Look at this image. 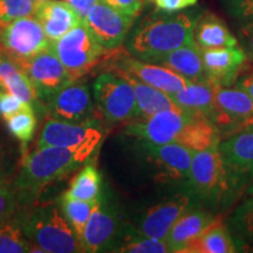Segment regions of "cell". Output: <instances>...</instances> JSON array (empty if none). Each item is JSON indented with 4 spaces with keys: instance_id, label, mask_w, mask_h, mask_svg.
<instances>
[{
    "instance_id": "cell-30",
    "label": "cell",
    "mask_w": 253,
    "mask_h": 253,
    "mask_svg": "<svg viewBox=\"0 0 253 253\" xmlns=\"http://www.w3.org/2000/svg\"><path fill=\"white\" fill-rule=\"evenodd\" d=\"M97 201L99 199L87 202L80 201V199H68L62 197L61 202H60V208H61L66 219L71 224V226L73 227L75 235H77L80 242L82 235H84V227H86L88 220H89V217L91 212H93Z\"/></svg>"
},
{
    "instance_id": "cell-3",
    "label": "cell",
    "mask_w": 253,
    "mask_h": 253,
    "mask_svg": "<svg viewBox=\"0 0 253 253\" xmlns=\"http://www.w3.org/2000/svg\"><path fill=\"white\" fill-rule=\"evenodd\" d=\"M18 223L26 238L43 252H84L61 208L54 203L33 205Z\"/></svg>"
},
{
    "instance_id": "cell-39",
    "label": "cell",
    "mask_w": 253,
    "mask_h": 253,
    "mask_svg": "<svg viewBox=\"0 0 253 253\" xmlns=\"http://www.w3.org/2000/svg\"><path fill=\"white\" fill-rule=\"evenodd\" d=\"M238 41L248 59L253 61V23L242 24L238 30Z\"/></svg>"
},
{
    "instance_id": "cell-4",
    "label": "cell",
    "mask_w": 253,
    "mask_h": 253,
    "mask_svg": "<svg viewBox=\"0 0 253 253\" xmlns=\"http://www.w3.org/2000/svg\"><path fill=\"white\" fill-rule=\"evenodd\" d=\"M188 185L192 194L213 207H218L226 199L231 181L218 147L195 151Z\"/></svg>"
},
{
    "instance_id": "cell-6",
    "label": "cell",
    "mask_w": 253,
    "mask_h": 253,
    "mask_svg": "<svg viewBox=\"0 0 253 253\" xmlns=\"http://www.w3.org/2000/svg\"><path fill=\"white\" fill-rule=\"evenodd\" d=\"M94 99L101 115L109 122L131 121L140 116L131 84L118 73H102L94 82Z\"/></svg>"
},
{
    "instance_id": "cell-7",
    "label": "cell",
    "mask_w": 253,
    "mask_h": 253,
    "mask_svg": "<svg viewBox=\"0 0 253 253\" xmlns=\"http://www.w3.org/2000/svg\"><path fill=\"white\" fill-rule=\"evenodd\" d=\"M18 63L31 81L39 102L47 103L56 91L74 81L52 47Z\"/></svg>"
},
{
    "instance_id": "cell-5",
    "label": "cell",
    "mask_w": 253,
    "mask_h": 253,
    "mask_svg": "<svg viewBox=\"0 0 253 253\" xmlns=\"http://www.w3.org/2000/svg\"><path fill=\"white\" fill-rule=\"evenodd\" d=\"M50 47L74 80L93 69L108 52L97 42L84 21L59 40L53 41Z\"/></svg>"
},
{
    "instance_id": "cell-32",
    "label": "cell",
    "mask_w": 253,
    "mask_h": 253,
    "mask_svg": "<svg viewBox=\"0 0 253 253\" xmlns=\"http://www.w3.org/2000/svg\"><path fill=\"white\" fill-rule=\"evenodd\" d=\"M229 226L240 242L253 246V197L238 205L230 218Z\"/></svg>"
},
{
    "instance_id": "cell-22",
    "label": "cell",
    "mask_w": 253,
    "mask_h": 253,
    "mask_svg": "<svg viewBox=\"0 0 253 253\" xmlns=\"http://www.w3.org/2000/svg\"><path fill=\"white\" fill-rule=\"evenodd\" d=\"M214 217L195 207L186 211L173 224L166 243L170 252L184 253L185 249L212 223Z\"/></svg>"
},
{
    "instance_id": "cell-19",
    "label": "cell",
    "mask_w": 253,
    "mask_h": 253,
    "mask_svg": "<svg viewBox=\"0 0 253 253\" xmlns=\"http://www.w3.org/2000/svg\"><path fill=\"white\" fill-rule=\"evenodd\" d=\"M143 145L148 156L166 178L172 181H188L194 150L177 143H143Z\"/></svg>"
},
{
    "instance_id": "cell-17",
    "label": "cell",
    "mask_w": 253,
    "mask_h": 253,
    "mask_svg": "<svg viewBox=\"0 0 253 253\" xmlns=\"http://www.w3.org/2000/svg\"><path fill=\"white\" fill-rule=\"evenodd\" d=\"M116 63H118L116 67L118 69H121L137 80L166 91L167 94L176 93L185 87L189 82H191L171 69L158 63L142 61L140 59L129 58V56L120 58Z\"/></svg>"
},
{
    "instance_id": "cell-41",
    "label": "cell",
    "mask_w": 253,
    "mask_h": 253,
    "mask_svg": "<svg viewBox=\"0 0 253 253\" xmlns=\"http://www.w3.org/2000/svg\"><path fill=\"white\" fill-rule=\"evenodd\" d=\"M66 1L72 5V7L77 11L79 17L84 20V18L87 15L88 11H89L99 0H66Z\"/></svg>"
},
{
    "instance_id": "cell-23",
    "label": "cell",
    "mask_w": 253,
    "mask_h": 253,
    "mask_svg": "<svg viewBox=\"0 0 253 253\" xmlns=\"http://www.w3.org/2000/svg\"><path fill=\"white\" fill-rule=\"evenodd\" d=\"M154 63L171 69L191 82H210L204 71L201 48L195 41L168 53Z\"/></svg>"
},
{
    "instance_id": "cell-42",
    "label": "cell",
    "mask_w": 253,
    "mask_h": 253,
    "mask_svg": "<svg viewBox=\"0 0 253 253\" xmlns=\"http://www.w3.org/2000/svg\"><path fill=\"white\" fill-rule=\"evenodd\" d=\"M236 87L244 90L253 99V68L246 72L245 74L240 75L236 82Z\"/></svg>"
},
{
    "instance_id": "cell-37",
    "label": "cell",
    "mask_w": 253,
    "mask_h": 253,
    "mask_svg": "<svg viewBox=\"0 0 253 253\" xmlns=\"http://www.w3.org/2000/svg\"><path fill=\"white\" fill-rule=\"evenodd\" d=\"M28 103H25L19 97L0 86V118L6 120L14 113L23 109Z\"/></svg>"
},
{
    "instance_id": "cell-33",
    "label": "cell",
    "mask_w": 253,
    "mask_h": 253,
    "mask_svg": "<svg viewBox=\"0 0 253 253\" xmlns=\"http://www.w3.org/2000/svg\"><path fill=\"white\" fill-rule=\"evenodd\" d=\"M114 252L122 253H167L170 252L166 240L148 238L140 235L137 231L125 237L123 243Z\"/></svg>"
},
{
    "instance_id": "cell-40",
    "label": "cell",
    "mask_w": 253,
    "mask_h": 253,
    "mask_svg": "<svg viewBox=\"0 0 253 253\" xmlns=\"http://www.w3.org/2000/svg\"><path fill=\"white\" fill-rule=\"evenodd\" d=\"M158 11L178 12L197 4L198 0H153Z\"/></svg>"
},
{
    "instance_id": "cell-25",
    "label": "cell",
    "mask_w": 253,
    "mask_h": 253,
    "mask_svg": "<svg viewBox=\"0 0 253 253\" xmlns=\"http://www.w3.org/2000/svg\"><path fill=\"white\" fill-rule=\"evenodd\" d=\"M0 86L11 91L25 103L34 107L39 102L36 90L18 61L1 50H0Z\"/></svg>"
},
{
    "instance_id": "cell-21",
    "label": "cell",
    "mask_w": 253,
    "mask_h": 253,
    "mask_svg": "<svg viewBox=\"0 0 253 253\" xmlns=\"http://www.w3.org/2000/svg\"><path fill=\"white\" fill-rule=\"evenodd\" d=\"M213 87L211 82H189L181 90L169 94V96L183 113L209 119L214 123L217 107Z\"/></svg>"
},
{
    "instance_id": "cell-10",
    "label": "cell",
    "mask_w": 253,
    "mask_h": 253,
    "mask_svg": "<svg viewBox=\"0 0 253 253\" xmlns=\"http://www.w3.org/2000/svg\"><path fill=\"white\" fill-rule=\"evenodd\" d=\"M134 19L99 0L82 21L104 49L113 50L125 42Z\"/></svg>"
},
{
    "instance_id": "cell-35",
    "label": "cell",
    "mask_w": 253,
    "mask_h": 253,
    "mask_svg": "<svg viewBox=\"0 0 253 253\" xmlns=\"http://www.w3.org/2000/svg\"><path fill=\"white\" fill-rule=\"evenodd\" d=\"M224 11L239 23H253V0H220Z\"/></svg>"
},
{
    "instance_id": "cell-45",
    "label": "cell",
    "mask_w": 253,
    "mask_h": 253,
    "mask_svg": "<svg viewBox=\"0 0 253 253\" xmlns=\"http://www.w3.org/2000/svg\"><path fill=\"white\" fill-rule=\"evenodd\" d=\"M36 4H39V2H43V1H47V0H33Z\"/></svg>"
},
{
    "instance_id": "cell-2",
    "label": "cell",
    "mask_w": 253,
    "mask_h": 253,
    "mask_svg": "<svg viewBox=\"0 0 253 253\" xmlns=\"http://www.w3.org/2000/svg\"><path fill=\"white\" fill-rule=\"evenodd\" d=\"M199 15L194 12H162L145 18L128 41L129 53L142 61L156 62L168 53L194 42Z\"/></svg>"
},
{
    "instance_id": "cell-18",
    "label": "cell",
    "mask_w": 253,
    "mask_h": 253,
    "mask_svg": "<svg viewBox=\"0 0 253 253\" xmlns=\"http://www.w3.org/2000/svg\"><path fill=\"white\" fill-rule=\"evenodd\" d=\"M218 150L229 172L231 184L235 181L253 178V131H237L219 142Z\"/></svg>"
},
{
    "instance_id": "cell-14",
    "label": "cell",
    "mask_w": 253,
    "mask_h": 253,
    "mask_svg": "<svg viewBox=\"0 0 253 253\" xmlns=\"http://www.w3.org/2000/svg\"><path fill=\"white\" fill-rule=\"evenodd\" d=\"M201 53L209 81L221 87H232L249 60L240 45L201 48Z\"/></svg>"
},
{
    "instance_id": "cell-27",
    "label": "cell",
    "mask_w": 253,
    "mask_h": 253,
    "mask_svg": "<svg viewBox=\"0 0 253 253\" xmlns=\"http://www.w3.org/2000/svg\"><path fill=\"white\" fill-rule=\"evenodd\" d=\"M236 251L232 233L224 220L217 217L185 249L184 253H232Z\"/></svg>"
},
{
    "instance_id": "cell-34",
    "label": "cell",
    "mask_w": 253,
    "mask_h": 253,
    "mask_svg": "<svg viewBox=\"0 0 253 253\" xmlns=\"http://www.w3.org/2000/svg\"><path fill=\"white\" fill-rule=\"evenodd\" d=\"M36 6L33 0H0V26L19 18L34 15Z\"/></svg>"
},
{
    "instance_id": "cell-28",
    "label": "cell",
    "mask_w": 253,
    "mask_h": 253,
    "mask_svg": "<svg viewBox=\"0 0 253 253\" xmlns=\"http://www.w3.org/2000/svg\"><path fill=\"white\" fill-rule=\"evenodd\" d=\"M102 177L97 171L96 167L88 164L82 168L81 171L72 179L69 189L62 197L68 199H80V201H96L101 196Z\"/></svg>"
},
{
    "instance_id": "cell-9",
    "label": "cell",
    "mask_w": 253,
    "mask_h": 253,
    "mask_svg": "<svg viewBox=\"0 0 253 253\" xmlns=\"http://www.w3.org/2000/svg\"><path fill=\"white\" fill-rule=\"evenodd\" d=\"M192 116L182 110H163L140 121L128 123L126 126V134L138 138L143 143L167 144L179 143L183 132Z\"/></svg>"
},
{
    "instance_id": "cell-13",
    "label": "cell",
    "mask_w": 253,
    "mask_h": 253,
    "mask_svg": "<svg viewBox=\"0 0 253 253\" xmlns=\"http://www.w3.org/2000/svg\"><path fill=\"white\" fill-rule=\"evenodd\" d=\"M194 207L192 194H177L163 203L148 209L136 231L148 238L166 240L177 219Z\"/></svg>"
},
{
    "instance_id": "cell-20",
    "label": "cell",
    "mask_w": 253,
    "mask_h": 253,
    "mask_svg": "<svg viewBox=\"0 0 253 253\" xmlns=\"http://www.w3.org/2000/svg\"><path fill=\"white\" fill-rule=\"evenodd\" d=\"M34 17L39 20L47 38L52 42L59 40L82 21L77 11L66 0L39 2L36 6Z\"/></svg>"
},
{
    "instance_id": "cell-31",
    "label": "cell",
    "mask_w": 253,
    "mask_h": 253,
    "mask_svg": "<svg viewBox=\"0 0 253 253\" xmlns=\"http://www.w3.org/2000/svg\"><path fill=\"white\" fill-rule=\"evenodd\" d=\"M7 130L18 141L27 143L33 138L37 130V118L34 107L26 104L23 109L5 120Z\"/></svg>"
},
{
    "instance_id": "cell-12",
    "label": "cell",
    "mask_w": 253,
    "mask_h": 253,
    "mask_svg": "<svg viewBox=\"0 0 253 253\" xmlns=\"http://www.w3.org/2000/svg\"><path fill=\"white\" fill-rule=\"evenodd\" d=\"M103 134L95 122L73 123L48 118L43 123L37 148L43 147H99Z\"/></svg>"
},
{
    "instance_id": "cell-38",
    "label": "cell",
    "mask_w": 253,
    "mask_h": 253,
    "mask_svg": "<svg viewBox=\"0 0 253 253\" xmlns=\"http://www.w3.org/2000/svg\"><path fill=\"white\" fill-rule=\"evenodd\" d=\"M101 1L119 9L123 13L136 17L141 12L145 0H101Z\"/></svg>"
},
{
    "instance_id": "cell-43",
    "label": "cell",
    "mask_w": 253,
    "mask_h": 253,
    "mask_svg": "<svg viewBox=\"0 0 253 253\" xmlns=\"http://www.w3.org/2000/svg\"><path fill=\"white\" fill-rule=\"evenodd\" d=\"M8 164L5 161L4 155L0 153V183L8 181Z\"/></svg>"
},
{
    "instance_id": "cell-11",
    "label": "cell",
    "mask_w": 253,
    "mask_h": 253,
    "mask_svg": "<svg viewBox=\"0 0 253 253\" xmlns=\"http://www.w3.org/2000/svg\"><path fill=\"white\" fill-rule=\"evenodd\" d=\"M48 118L73 123L96 121V109L87 84L74 80L46 103Z\"/></svg>"
},
{
    "instance_id": "cell-15",
    "label": "cell",
    "mask_w": 253,
    "mask_h": 253,
    "mask_svg": "<svg viewBox=\"0 0 253 253\" xmlns=\"http://www.w3.org/2000/svg\"><path fill=\"white\" fill-rule=\"evenodd\" d=\"M119 219L112 205L100 196L81 238L84 252L96 253L113 248L118 236Z\"/></svg>"
},
{
    "instance_id": "cell-24",
    "label": "cell",
    "mask_w": 253,
    "mask_h": 253,
    "mask_svg": "<svg viewBox=\"0 0 253 253\" xmlns=\"http://www.w3.org/2000/svg\"><path fill=\"white\" fill-rule=\"evenodd\" d=\"M194 40L201 48H216L239 45L238 38L231 33L229 27L216 14H201L196 21Z\"/></svg>"
},
{
    "instance_id": "cell-16",
    "label": "cell",
    "mask_w": 253,
    "mask_h": 253,
    "mask_svg": "<svg viewBox=\"0 0 253 253\" xmlns=\"http://www.w3.org/2000/svg\"><path fill=\"white\" fill-rule=\"evenodd\" d=\"M214 101L217 116L214 125L218 128H230L232 132L253 118V99L238 87H221L214 84Z\"/></svg>"
},
{
    "instance_id": "cell-36",
    "label": "cell",
    "mask_w": 253,
    "mask_h": 253,
    "mask_svg": "<svg viewBox=\"0 0 253 253\" xmlns=\"http://www.w3.org/2000/svg\"><path fill=\"white\" fill-rule=\"evenodd\" d=\"M19 205L13 183H0V223L13 216Z\"/></svg>"
},
{
    "instance_id": "cell-8",
    "label": "cell",
    "mask_w": 253,
    "mask_h": 253,
    "mask_svg": "<svg viewBox=\"0 0 253 253\" xmlns=\"http://www.w3.org/2000/svg\"><path fill=\"white\" fill-rule=\"evenodd\" d=\"M50 41L39 20L31 17L0 26V50L13 58L15 61L28 59L41 50L50 47Z\"/></svg>"
},
{
    "instance_id": "cell-44",
    "label": "cell",
    "mask_w": 253,
    "mask_h": 253,
    "mask_svg": "<svg viewBox=\"0 0 253 253\" xmlns=\"http://www.w3.org/2000/svg\"><path fill=\"white\" fill-rule=\"evenodd\" d=\"M237 131H253V118L249 119L248 121H245L244 123H242V125H240L233 132Z\"/></svg>"
},
{
    "instance_id": "cell-26",
    "label": "cell",
    "mask_w": 253,
    "mask_h": 253,
    "mask_svg": "<svg viewBox=\"0 0 253 253\" xmlns=\"http://www.w3.org/2000/svg\"><path fill=\"white\" fill-rule=\"evenodd\" d=\"M115 73L122 75V77L131 84L135 93L138 110H140L141 118H147V116H151L156 113L163 112V110L179 109L178 107L173 103V101L170 99L169 94H167L166 91L150 86V84H145L143 81L137 80L136 78L121 71V69L116 68Z\"/></svg>"
},
{
    "instance_id": "cell-29",
    "label": "cell",
    "mask_w": 253,
    "mask_h": 253,
    "mask_svg": "<svg viewBox=\"0 0 253 253\" xmlns=\"http://www.w3.org/2000/svg\"><path fill=\"white\" fill-rule=\"evenodd\" d=\"M42 252L43 250L30 242L24 235L19 223L2 221L0 223V253Z\"/></svg>"
},
{
    "instance_id": "cell-46",
    "label": "cell",
    "mask_w": 253,
    "mask_h": 253,
    "mask_svg": "<svg viewBox=\"0 0 253 253\" xmlns=\"http://www.w3.org/2000/svg\"><path fill=\"white\" fill-rule=\"evenodd\" d=\"M252 191H253V188H252ZM250 194H253V192H250Z\"/></svg>"
},
{
    "instance_id": "cell-1",
    "label": "cell",
    "mask_w": 253,
    "mask_h": 253,
    "mask_svg": "<svg viewBox=\"0 0 253 253\" xmlns=\"http://www.w3.org/2000/svg\"><path fill=\"white\" fill-rule=\"evenodd\" d=\"M99 147H43L34 148L25 155L13 183L18 203L33 204L42 190L84 166Z\"/></svg>"
}]
</instances>
